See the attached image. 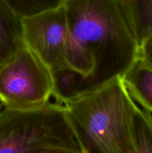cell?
<instances>
[{
	"mask_svg": "<svg viewBox=\"0 0 152 153\" xmlns=\"http://www.w3.org/2000/svg\"><path fill=\"white\" fill-rule=\"evenodd\" d=\"M139 47L152 35V0H120Z\"/></svg>",
	"mask_w": 152,
	"mask_h": 153,
	"instance_id": "ba28073f",
	"label": "cell"
},
{
	"mask_svg": "<svg viewBox=\"0 0 152 153\" xmlns=\"http://www.w3.org/2000/svg\"><path fill=\"white\" fill-rule=\"evenodd\" d=\"M63 153H75V152H63Z\"/></svg>",
	"mask_w": 152,
	"mask_h": 153,
	"instance_id": "4fadbf2b",
	"label": "cell"
},
{
	"mask_svg": "<svg viewBox=\"0 0 152 153\" xmlns=\"http://www.w3.org/2000/svg\"><path fill=\"white\" fill-rule=\"evenodd\" d=\"M83 153H133L139 105L122 78L63 103Z\"/></svg>",
	"mask_w": 152,
	"mask_h": 153,
	"instance_id": "7a4b0ae2",
	"label": "cell"
},
{
	"mask_svg": "<svg viewBox=\"0 0 152 153\" xmlns=\"http://www.w3.org/2000/svg\"><path fill=\"white\" fill-rule=\"evenodd\" d=\"M65 44L52 70L54 97L63 104L120 78L139 44L120 0H67Z\"/></svg>",
	"mask_w": 152,
	"mask_h": 153,
	"instance_id": "6da1fadb",
	"label": "cell"
},
{
	"mask_svg": "<svg viewBox=\"0 0 152 153\" xmlns=\"http://www.w3.org/2000/svg\"><path fill=\"white\" fill-rule=\"evenodd\" d=\"M22 18L0 0V69L23 46Z\"/></svg>",
	"mask_w": 152,
	"mask_h": 153,
	"instance_id": "8992f818",
	"label": "cell"
},
{
	"mask_svg": "<svg viewBox=\"0 0 152 153\" xmlns=\"http://www.w3.org/2000/svg\"><path fill=\"white\" fill-rule=\"evenodd\" d=\"M23 43L52 70L58 63L67 33L64 6L22 19Z\"/></svg>",
	"mask_w": 152,
	"mask_h": 153,
	"instance_id": "5b68a950",
	"label": "cell"
},
{
	"mask_svg": "<svg viewBox=\"0 0 152 153\" xmlns=\"http://www.w3.org/2000/svg\"><path fill=\"white\" fill-rule=\"evenodd\" d=\"M4 105H3V104H2V102H1V100H0V112L1 111L3 110V108H4Z\"/></svg>",
	"mask_w": 152,
	"mask_h": 153,
	"instance_id": "7c38bea8",
	"label": "cell"
},
{
	"mask_svg": "<svg viewBox=\"0 0 152 153\" xmlns=\"http://www.w3.org/2000/svg\"><path fill=\"white\" fill-rule=\"evenodd\" d=\"M83 153L58 102L0 112V153Z\"/></svg>",
	"mask_w": 152,
	"mask_h": 153,
	"instance_id": "3957f363",
	"label": "cell"
},
{
	"mask_svg": "<svg viewBox=\"0 0 152 153\" xmlns=\"http://www.w3.org/2000/svg\"><path fill=\"white\" fill-rule=\"evenodd\" d=\"M121 78L134 102L152 114L151 69L138 58Z\"/></svg>",
	"mask_w": 152,
	"mask_h": 153,
	"instance_id": "52a82bcc",
	"label": "cell"
},
{
	"mask_svg": "<svg viewBox=\"0 0 152 153\" xmlns=\"http://www.w3.org/2000/svg\"><path fill=\"white\" fill-rule=\"evenodd\" d=\"M54 93L52 70L25 45L0 69V100L5 108L42 107Z\"/></svg>",
	"mask_w": 152,
	"mask_h": 153,
	"instance_id": "277c9868",
	"label": "cell"
},
{
	"mask_svg": "<svg viewBox=\"0 0 152 153\" xmlns=\"http://www.w3.org/2000/svg\"><path fill=\"white\" fill-rule=\"evenodd\" d=\"M133 153H152V114L140 107L134 117Z\"/></svg>",
	"mask_w": 152,
	"mask_h": 153,
	"instance_id": "9c48e42d",
	"label": "cell"
},
{
	"mask_svg": "<svg viewBox=\"0 0 152 153\" xmlns=\"http://www.w3.org/2000/svg\"><path fill=\"white\" fill-rule=\"evenodd\" d=\"M20 18L58 8L67 0H4Z\"/></svg>",
	"mask_w": 152,
	"mask_h": 153,
	"instance_id": "30bf717a",
	"label": "cell"
},
{
	"mask_svg": "<svg viewBox=\"0 0 152 153\" xmlns=\"http://www.w3.org/2000/svg\"><path fill=\"white\" fill-rule=\"evenodd\" d=\"M139 58L152 70V35L146 38L140 44Z\"/></svg>",
	"mask_w": 152,
	"mask_h": 153,
	"instance_id": "8fae6325",
	"label": "cell"
}]
</instances>
